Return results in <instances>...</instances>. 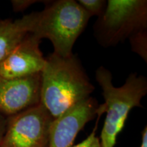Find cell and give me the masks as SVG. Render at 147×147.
<instances>
[{"label":"cell","mask_w":147,"mask_h":147,"mask_svg":"<svg viewBox=\"0 0 147 147\" xmlns=\"http://www.w3.org/2000/svg\"><path fill=\"white\" fill-rule=\"evenodd\" d=\"M41 74L18 78L0 76V113L5 117L40 104Z\"/></svg>","instance_id":"8992f818"},{"label":"cell","mask_w":147,"mask_h":147,"mask_svg":"<svg viewBox=\"0 0 147 147\" xmlns=\"http://www.w3.org/2000/svg\"><path fill=\"white\" fill-rule=\"evenodd\" d=\"M79 4L87 12L90 16H100L105 10L106 1L104 0H78Z\"/></svg>","instance_id":"8fae6325"},{"label":"cell","mask_w":147,"mask_h":147,"mask_svg":"<svg viewBox=\"0 0 147 147\" xmlns=\"http://www.w3.org/2000/svg\"><path fill=\"white\" fill-rule=\"evenodd\" d=\"M53 119L41 104L7 117L0 147H49Z\"/></svg>","instance_id":"5b68a950"},{"label":"cell","mask_w":147,"mask_h":147,"mask_svg":"<svg viewBox=\"0 0 147 147\" xmlns=\"http://www.w3.org/2000/svg\"><path fill=\"white\" fill-rule=\"evenodd\" d=\"M12 2V8L14 12H22L26 10L31 5L36 2H40V1L35 0H13Z\"/></svg>","instance_id":"4fadbf2b"},{"label":"cell","mask_w":147,"mask_h":147,"mask_svg":"<svg viewBox=\"0 0 147 147\" xmlns=\"http://www.w3.org/2000/svg\"><path fill=\"white\" fill-rule=\"evenodd\" d=\"M41 39L29 33L0 63V76L18 78L41 74L46 59L40 49Z\"/></svg>","instance_id":"ba28073f"},{"label":"cell","mask_w":147,"mask_h":147,"mask_svg":"<svg viewBox=\"0 0 147 147\" xmlns=\"http://www.w3.org/2000/svg\"><path fill=\"white\" fill-rule=\"evenodd\" d=\"M7 124V117L3 116L2 114L0 113V142L3 138Z\"/></svg>","instance_id":"5bb4252c"},{"label":"cell","mask_w":147,"mask_h":147,"mask_svg":"<svg viewBox=\"0 0 147 147\" xmlns=\"http://www.w3.org/2000/svg\"><path fill=\"white\" fill-rule=\"evenodd\" d=\"M140 147H147V128L145 127L142 133V143Z\"/></svg>","instance_id":"9a60e30c"},{"label":"cell","mask_w":147,"mask_h":147,"mask_svg":"<svg viewBox=\"0 0 147 147\" xmlns=\"http://www.w3.org/2000/svg\"><path fill=\"white\" fill-rule=\"evenodd\" d=\"M94 89L74 54L62 57L53 53L46 59L41 73L40 104L53 119L89 97Z\"/></svg>","instance_id":"6da1fadb"},{"label":"cell","mask_w":147,"mask_h":147,"mask_svg":"<svg viewBox=\"0 0 147 147\" xmlns=\"http://www.w3.org/2000/svg\"><path fill=\"white\" fill-rule=\"evenodd\" d=\"M146 28V0H108L95 24V36L101 45L108 47Z\"/></svg>","instance_id":"277c9868"},{"label":"cell","mask_w":147,"mask_h":147,"mask_svg":"<svg viewBox=\"0 0 147 147\" xmlns=\"http://www.w3.org/2000/svg\"><path fill=\"white\" fill-rule=\"evenodd\" d=\"M91 16L76 1H47L42 12H34L31 34L52 42L55 54L67 57L73 54L77 38L87 27Z\"/></svg>","instance_id":"7a4b0ae2"},{"label":"cell","mask_w":147,"mask_h":147,"mask_svg":"<svg viewBox=\"0 0 147 147\" xmlns=\"http://www.w3.org/2000/svg\"><path fill=\"white\" fill-rule=\"evenodd\" d=\"M34 19V12H32L15 21H0V63L31 33Z\"/></svg>","instance_id":"9c48e42d"},{"label":"cell","mask_w":147,"mask_h":147,"mask_svg":"<svg viewBox=\"0 0 147 147\" xmlns=\"http://www.w3.org/2000/svg\"><path fill=\"white\" fill-rule=\"evenodd\" d=\"M132 51L136 53L146 62L147 34L146 29L140 31L129 38Z\"/></svg>","instance_id":"30bf717a"},{"label":"cell","mask_w":147,"mask_h":147,"mask_svg":"<svg viewBox=\"0 0 147 147\" xmlns=\"http://www.w3.org/2000/svg\"><path fill=\"white\" fill-rule=\"evenodd\" d=\"M95 78L103 91L106 117L100 135L102 147H114L119 134L125 126L130 110L141 107L142 99L147 93V80L136 73L129 75L120 87L113 84L110 71L103 66L95 71Z\"/></svg>","instance_id":"3957f363"},{"label":"cell","mask_w":147,"mask_h":147,"mask_svg":"<svg viewBox=\"0 0 147 147\" xmlns=\"http://www.w3.org/2000/svg\"><path fill=\"white\" fill-rule=\"evenodd\" d=\"M97 100L89 97L53 119L50 128L49 147H71L79 131L97 116Z\"/></svg>","instance_id":"52a82bcc"},{"label":"cell","mask_w":147,"mask_h":147,"mask_svg":"<svg viewBox=\"0 0 147 147\" xmlns=\"http://www.w3.org/2000/svg\"><path fill=\"white\" fill-rule=\"evenodd\" d=\"M96 127H95L92 133L82 142L76 145H74V146L73 145L71 147H102L100 139L95 135Z\"/></svg>","instance_id":"7c38bea8"}]
</instances>
